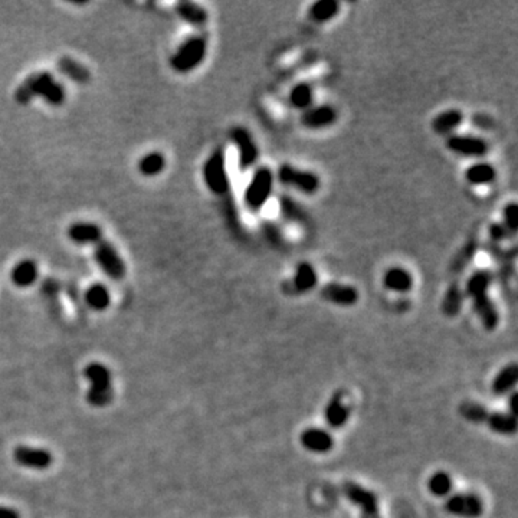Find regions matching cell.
<instances>
[{
    "label": "cell",
    "mask_w": 518,
    "mask_h": 518,
    "mask_svg": "<svg viewBox=\"0 0 518 518\" xmlns=\"http://www.w3.org/2000/svg\"><path fill=\"white\" fill-rule=\"evenodd\" d=\"M319 275L314 267L308 262H301L295 269L294 278L284 284V292L288 295H301L316 288Z\"/></svg>",
    "instance_id": "cell-13"
},
{
    "label": "cell",
    "mask_w": 518,
    "mask_h": 518,
    "mask_svg": "<svg viewBox=\"0 0 518 518\" xmlns=\"http://www.w3.org/2000/svg\"><path fill=\"white\" fill-rule=\"evenodd\" d=\"M38 280V265L30 259H25L17 264L12 271V281L15 285L26 288Z\"/></svg>",
    "instance_id": "cell-26"
},
{
    "label": "cell",
    "mask_w": 518,
    "mask_h": 518,
    "mask_svg": "<svg viewBox=\"0 0 518 518\" xmlns=\"http://www.w3.org/2000/svg\"><path fill=\"white\" fill-rule=\"evenodd\" d=\"M274 184V175L269 168H259L253 173L247 192L245 203L251 211H259L271 196Z\"/></svg>",
    "instance_id": "cell-6"
},
{
    "label": "cell",
    "mask_w": 518,
    "mask_h": 518,
    "mask_svg": "<svg viewBox=\"0 0 518 518\" xmlns=\"http://www.w3.org/2000/svg\"><path fill=\"white\" fill-rule=\"evenodd\" d=\"M164 168H166V159L161 153H157V152L144 156L139 164L141 175L150 176V177L160 175L164 170Z\"/></svg>",
    "instance_id": "cell-34"
},
{
    "label": "cell",
    "mask_w": 518,
    "mask_h": 518,
    "mask_svg": "<svg viewBox=\"0 0 518 518\" xmlns=\"http://www.w3.org/2000/svg\"><path fill=\"white\" fill-rule=\"evenodd\" d=\"M459 413L465 420L481 425V423H487V419L490 416V411L483 406L481 403L476 402H464L459 406Z\"/></svg>",
    "instance_id": "cell-33"
},
{
    "label": "cell",
    "mask_w": 518,
    "mask_h": 518,
    "mask_svg": "<svg viewBox=\"0 0 518 518\" xmlns=\"http://www.w3.org/2000/svg\"><path fill=\"white\" fill-rule=\"evenodd\" d=\"M503 217H504L503 226L508 231V233L511 236H514L515 232H517V228H518V208H517L514 202L506 205L504 212H503Z\"/></svg>",
    "instance_id": "cell-36"
},
{
    "label": "cell",
    "mask_w": 518,
    "mask_h": 518,
    "mask_svg": "<svg viewBox=\"0 0 518 518\" xmlns=\"http://www.w3.org/2000/svg\"><path fill=\"white\" fill-rule=\"evenodd\" d=\"M58 69L61 73H64V75L69 80H72L73 82L77 84H81V85H85L91 81V73L88 71L87 66H84L82 64H80L78 61H75L71 57H62L60 61H58Z\"/></svg>",
    "instance_id": "cell-22"
},
{
    "label": "cell",
    "mask_w": 518,
    "mask_h": 518,
    "mask_svg": "<svg viewBox=\"0 0 518 518\" xmlns=\"http://www.w3.org/2000/svg\"><path fill=\"white\" fill-rule=\"evenodd\" d=\"M320 295L324 301L339 307H351L359 301L357 289L355 287L340 283L325 284L321 288Z\"/></svg>",
    "instance_id": "cell-14"
},
{
    "label": "cell",
    "mask_w": 518,
    "mask_h": 518,
    "mask_svg": "<svg viewBox=\"0 0 518 518\" xmlns=\"http://www.w3.org/2000/svg\"><path fill=\"white\" fill-rule=\"evenodd\" d=\"M479 242L476 238H471L468 242L461 248V251L456 253V256L452 259L451 262V272L452 274H462L468 265L471 264L472 259L475 258V253L478 251Z\"/></svg>",
    "instance_id": "cell-28"
},
{
    "label": "cell",
    "mask_w": 518,
    "mask_h": 518,
    "mask_svg": "<svg viewBox=\"0 0 518 518\" xmlns=\"http://www.w3.org/2000/svg\"><path fill=\"white\" fill-rule=\"evenodd\" d=\"M176 10L183 21H186L196 28L206 25V22L209 21L208 12L193 2H180L177 3Z\"/></svg>",
    "instance_id": "cell-25"
},
{
    "label": "cell",
    "mask_w": 518,
    "mask_h": 518,
    "mask_svg": "<svg viewBox=\"0 0 518 518\" xmlns=\"http://www.w3.org/2000/svg\"><path fill=\"white\" fill-rule=\"evenodd\" d=\"M267 236L271 239V242H276V244H280L281 242V240H283V238H281V233L278 232V229H276L275 226H272V225H267Z\"/></svg>",
    "instance_id": "cell-39"
},
{
    "label": "cell",
    "mask_w": 518,
    "mask_h": 518,
    "mask_svg": "<svg viewBox=\"0 0 518 518\" xmlns=\"http://www.w3.org/2000/svg\"><path fill=\"white\" fill-rule=\"evenodd\" d=\"M462 121H464V114H462V111L451 108V109L443 111V113L438 114L434 118L432 128H434V132L438 134H449L461 125Z\"/></svg>",
    "instance_id": "cell-23"
},
{
    "label": "cell",
    "mask_w": 518,
    "mask_h": 518,
    "mask_svg": "<svg viewBox=\"0 0 518 518\" xmlns=\"http://www.w3.org/2000/svg\"><path fill=\"white\" fill-rule=\"evenodd\" d=\"M225 160L224 147H217L203 166V179H205L209 190L215 195H224L229 190V177Z\"/></svg>",
    "instance_id": "cell-5"
},
{
    "label": "cell",
    "mask_w": 518,
    "mask_h": 518,
    "mask_svg": "<svg viewBox=\"0 0 518 518\" xmlns=\"http://www.w3.org/2000/svg\"><path fill=\"white\" fill-rule=\"evenodd\" d=\"M383 284L388 291L406 294V292H409L412 289L413 278H412V274L409 271H406L404 268L395 267V268H391L384 274Z\"/></svg>",
    "instance_id": "cell-20"
},
{
    "label": "cell",
    "mask_w": 518,
    "mask_h": 518,
    "mask_svg": "<svg viewBox=\"0 0 518 518\" xmlns=\"http://www.w3.org/2000/svg\"><path fill=\"white\" fill-rule=\"evenodd\" d=\"M206 36L195 35L184 41L170 58V65L176 72L188 73L197 68L206 57Z\"/></svg>",
    "instance_id": "cell-4"
},
{
    "label": "cell",
    "mask_w": 518,
    "mask_h": 518,
    "mask_svg": "<svg viewBox=\"0 0 518 518\" xmlns=\"http://www.w3.org/2000/svg\"><path fill=\"white\" fill-rule=\"evenodd\" d=\"M231 139L235 143L239 153V166L240 169H249L258 160V147L248 132L244 127H235L231 132Z\"/></svg>",
    "instance_id": "cell-12"
},
{
    "label": "cell",
    "mask_w": 518,
    "mask_h": 518,
    "mask_svg": "<svg viewBox=\"0 0 518 518\" xmlns=\"http://www.w3.org/2000/svg\"><path fill=\"white\" fill-rule=\"evenodd\" d=\"M35 97H41L55 107L62 105L66 98L64 85L55 81L49 72H38L28 77L16 89L15 94V98L19 104H28Z\"/></svg>",
    "instance_id": "cell-2"
},
{
    "label": "cell",
    "mask_w": 518,
    "mask_h": 518,
    "mask_svg": "<svg viewBox=\"0 0 518 518\" xmlns=\"http://www.w3.org/2000/svg\"><path fill=\"white\" fill-rule=\"evenodd\" d=\"M0 518H21V515L15 508L0 507Z\"/></svg>",
    "instance_id": "cell-40"
},
{
    "label": "cell",
    "mask_w": 518,
    "mask_h": 518,
    "mask_svg": "<svg viewBox=\"0 0 518 518\" xmlns=\"http://www.w3.org/2000/svg\"><path fill=\"white\" fill-rule=\"evenodd\" d=\"M87 304L96 311H104L111 304V294L108 288L102 284L91 285L85 292Z\"/></svg>",
    "instance_id": "cell-29"
},
{
    "label": "cell",
    "mask_w": 518,
    "mask_h": 518,
    "mask_svg": "<svg viewBox=\"0 0 518 518\" xmlns=\"http://www.w3.org/2000/svg\"><path fill=\"white\" fill-rule=\"evenodd\" d=\"M337 120L336 109L330 105H320V107H311L308 108L301 117L303 125L307 128H324L331 125Z\"/></svg>",
    "instance_id": "cell-17"
},
{
    "label": "cell",
    "mask_w": 518,
    "mask_h": 518,
    "mask_svg": "<svg viewBox=\"0 0 518 518\" xmlns=\"http://www.w3.org/2000/svg\"><path fill=\"white\" fill-rule=\"evenodd\" d=\"M278 180L285 186L297 189L303 193L312 195L320 189V179L307 170L294 168L291 164H283L278 170Z\"/></svg>",
    "instance_id": "cell-8"
},
{
    "label": "cell",
    "mask_w": 518,
    "mask_h": 518,
    "mask_svg": "<svg viewBox=\"0 0 518 518\" xmlns=\"http://www.w3.org/2000/svg\"><path fill=\"white\" fill-rule=\"evenodd\" d=\"M301 445L312 454H327L334 447V439L327 429L308 428L301 434Z\"/></svg>",
    "instance_id": "cell-16"
},
{
    "label": "cell",
    "mask_w": 518,
    "mask_h": 518,
    "mask_svg": "<svg viewBox=\"0 0 518 518\" xmlns=\"http://www.w3.org/2000/svg\"><path fill=\"white\" fill-rule=\"evenodd\" d=\"M428 488L429 492L435 497H449L454 488V479L448 472L438 471L429 478Z\"/></svg>",
    "instance_id": "cell-31"
},
{
    "label": "cell",
    "mask_w": 518,
    "mask_h": 518,
    "mask_svg": "<svg viewBox=\"0 0 518 518\" xmlns=\"http://www.w3.org/2000/svg\"><path fill=\"white\" fill-rule=\"evenodd\" d=\"M312 100H314V94H312V88L303 82V84H298L295 85L292 89H291V94H289V102L292 107L295 108H308L311 104H312Z\"/></svg>",
    "instance_id": "cell-35"
},
{
    "label": "cell",
    "mask_w": 518,
    "mask_h": 518,
    "mask_svg": "<svg viewBox=\"0 0 518 518\" xmlns=\"http://www.w3.org/2000/svg\"><path fill=\"white\" fill-rule=\"evenodd\" d=\"M325 423L331 429H341L350 419V408L344 400L343 392L332 395L324 409Z\"/></svg>",
    "instance_id": "cell-15"
},
{
    "label": "cell",
    "mask_w": 518,
    "mask_h": 518,
    "mask_svg": "<svg viewBox=\"0 0 518 518\" xmlns=\"http://www.w3.org/2000/svg\"><path fill=\"white\" fill-rule=\"evenodd\" d=\"M494 281V275L488 269L475 271L467 281L465 294L472 300V308L481 324L488 331H494L499 323V312L491 300L488 289Z\"/></svg>",
    "instance_id": "cell-1"
},
{
    "label": "cell",
    "mask_w": 518,
    "mask_h": 518,
    "mask_svg": "<svg viewBox=\"0 0 518 518\" xmlns=\"http://www.w3.org/2000/svg\"><path fill=\"white\" fill-rule=\"evenodd\" d=\"M84 376L89 383L87 402L92 408H105L114 399L113 376L101 361H91L84 368Z\"/></svg>",
    "instance_id": "cell-3"
},
{
    "label": "cell",
    "mask_w": 518,
    "mask_h": 518,
    "mask_svg": "<svg viewBox=\"0 0 518 518\" xmlns=\"http://www.w3.org/2000/svg\"><path fill=\"white\" fill-rule=\"evenodd\" d=\"M340 10V3L336 0H319L308 9V16L312 22L325 24L336 17Z\"/></svg>",
    "instance_id": "cell-24"
},
{
    "label": "cell",
    "mask_w": 518,
    "mask_h": 518,
    "mask_svg": "<svg viewBox=\"0 0 518 518\" xmlns=\"http://www.w3.org/2000/svg\"><path fill=\"white\" fill-rule=\"evenodd\" d=\"M448 150L464 157H484L490 152L488 143L476 136L452 134L447 139Z\"/></svg>",
    "instance_id": "cell-11"
},
{
    "label": "cell",
    "mask_w": 518,
    "mask_h": 518,
    "mask_svg": "<svg viewBox=\"0 0 518 518\" xmlns=\"http://www.w3.org/2000/svg\"><path fill=\"white\" fill-rule=\"evenodd\" d=\"M511 235L508 233V231L503 226V224H492L490 226V238H491V244H499L501 240L510 238Z\"/></svg>",
    "instance_id": "cell-37"
},
{
    "label": "cell",
    "mask_w": 518,
    "mask_h": 518,
    "mask_svg": "<svg viewBox=\"0 0 518 518\" xmlns=\"http://www.w3.org/2000/svg\"><path fill=\"white\" fill-rule=\"evenodd\" d=\"M445 511L459 518H479L484 512V504L476 494L455 492L447 498Z\"/></svg>",
    "instance_id": "cell-7"
},
{
    "label": "cell",
    "mask_w": 518,
    "mask_h": 518,
    "mask_svg": "<svg viewBox=\"0 0 518 518\" xmlns=\"http://www.w3.org/2000/svg\"><path fill=\"white\" fill-rule=\"evenodd\" d=\"M488 427L498 435H514L517 432V418L508 412H490L487 419Z\"/></svg>",
    "instance_id": "cell-27"
},
{
    "label": "cell",
    "mask_w": 518,
    "mask_h": 518,
    "mask_svg": "<svg viewBox=\"0 0 518 518\" xmlns=\"http://www.w3.org/2000/svg\"><path fill=\"white\" fill-rule=\"evenodd\" d=\"M280 208H281L283 216L288 222H292V224L304 225L308 222V216H307L305 211L294 199H291L285 195H283L281 199H280Z\"/></svg>",
    "instance_id": "cell-30"
},
{
    "label": "cell",
    "mask_w": 518,
    "mask_h": 518,
    "mask_svg": "<svg viewBox=\"0 0 518 518\" xmlns=\"http://www.w3.org/2000/svg\"><path fill=\"white\" fill-rule=\"evenodd\" d=\"M68 236L72 242L78 245H96L98 240L102 239L101 228L96 224H88V222H80L73 224L68 229Z\"/></svg>",
    "instance_id": "cell-19"
},
{
    "label": "cell",
    "mask_w": 518,
    "mask_h": 518,
    "mask_svg": "<svg viewBox=\"0 0 518 518\" xmlns=\"http://www.w3.org/2000/svg\"><path fill=\"white\" fill-rule=\"evenodd\" d=\"M465 177L471 184H476V186L488 184L495 179V169L488 163H475L470 166Z\"/></svg>",
    "instance_id": "cell-32"
},
{
    "label": "cell",
    "mask_w": 518,
    "mask_h": 518,
    "mask_svg": "<svg viewBox=\"0 0 518 518\" xmlns=\"http://www.w3.org/2000/svg\"><path fill=\"white\" fill-rule=\"evenodd\" d=\"M13 459L19 467L35 471H45L53 464V455L48 449L29 445L16 447L13 451Z\"/></svg>",
    "instance_id": "cell-10"
},
{
    "label": "cell",
    "mask_w": 518,
    "mask_h": 518,
    "mask_svg": "<svg viewBox=\"0 0 518 518\" xmlns=\"http://www.w3.org/2000/svg\"><path fill=\"white\" fill-rule=\"evenodd\" d=\"M360 518H382L379 512V506H372L360 510Z\"/></svg>",
    "instance_id": "cell-38"
},
{
    "label": "cell",
    "mask_w": 518,
    "mask_h": 518,
    "mask_svg": "<svg viewBox=\"0 0 518 518\" xmlns=\"http://www.w3.org/2000/svg\"><path fill=\"white\" fill-rule=\"evenodd\" d=\"M515 402H517V393L515 392H511V398H510V415L515 416L517 415V408H515Z\"/></svg>",
    "instance_id": "cell-41"
},
{
    "label": "cell",
    "mask_w": 518,
    "mask_h": 518,
    "mask_svg": "<svg viewBox=\"0 0 518 518\" xmlns=\"http://www.w3.org/2000/svg\"><path fill=\"white\" fill-rule=\"evenodd\" d=\"M96 261L98 262L100 268L109 276L111 280L120 281L125 275V265L123 262L121 256L118 255L117 249L111 245L105 238L96 244Z\"/></svg>",
    "instance_id": "cell-9"
},
{
    "label": "cell",
    "mask_w": 518,
    "mask_h": 518,
    "mask_svg": "<svg viewBox=\"0 0 518 518\" xmlns=\"http://www.w3.org/2000/svg\"><path fill=\"white\" fill-rule=\"evenodd\" d=\"M464 298H465V295L464 292H462V288L459 287V284L458 283L449 284L445 295H443L442 305H440L443 316L449 317V319L456 317L462 310V305H464Z\"/></svg>",
    "instance_id": "cell-21"
},
{
    "label": "cell",
    "mask_w": 518,
    "mask_h": 518,
    "mask_svg": "<svg viewBox=\"0 0 518 518\" xmlns=\"http://www.w3.org/2000/svg\"><path fill=\"white\" fill-rule=\"evenodd\" d=\"M518 382V367L515 363H510L499 370L491 384V392L494 396H506L514 391Z\"/></svg>",
    "instance_id": "cell-18"
}]
</instances>
